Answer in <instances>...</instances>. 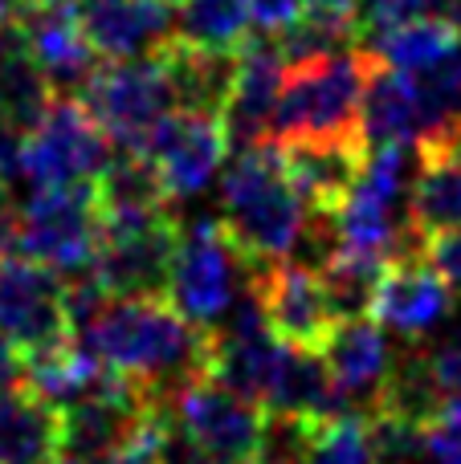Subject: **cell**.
Masks as SVG:
<instances>
[{"mask_svg": "<svg viewBox=\"0 0 461 464\" xmlns=\"http://www.w3.org/2000/svg\"><path fill=\"white\" fill-rule=\"evenodd\" d=\"M441 16H446L449 24L461 33V0H446V8H441Z\"/></svg>", "mask_w": 461, "mask_h": 464, "instance_id": "39", "label": "cell"}, {"mask_svg": "<svg viewBox=\"0 0 461 464\" xmlns=\"http://www.w3.org/2000/svg\"><path fill=\"white\" fill-rule=\"evenodd\" d=\"M25 5H62V0H25Z\"/></svg>", "mask_w": 461, "mask_h": 464, "instance_id": "41", "label": "cell"}, {"mask_svg": "<svg viewBox=\"0 0 461 464\" xmlns=\"http://www.w3.org/2000/svg\"><path fill=\"white\" fill-rule=\"evenodd\" d=\"M417 245H421V253L429 256L433 269H437L454 289H461V225L429 232V237H421Z\"/></svg>", "mask_w": 461, "mask_h": 464, "instance_id": "33", "label": "cell"}, {"mask_svg": "<svg viewBox=\"0 0 461 464\" xmlns=\"http://www.w3.org/2000/svg\"><path fill=\"white\" fill-rule=\"evenodd\" d=\"M78 334L103 367L168 395L184 375L201 371L209 330L184 318L168 294H147L106 297Z\"/></svg>", "mask_w": 461, "mask_h": 464, "instance_id": "1", "label": "cell"}, {"mask_svg": "<svg viewBox=\"0 0 461 464\" xmlns=\"http://www.w3.org/2000/svg\"><path fill=\"white\" fill-rule=\"evenodd\" d=\"M217 220L225 237L233 240L250 277L266 265L286 261V253H294L299 240H307L310 212L302 204L299 188L286 176L278 139L245 143L241 155H233L225 179H221Z\"/></svg>", "mask_w": 461, "mask_h": 464, "instance_id": "2", "label": "cell"}, {"mask_svg": "<svg viewBox=\"0 0 461 464\" xmlns=\"http://www.w3.org/2000/svg\"><path fill=\"white\" fill-rule=\"evenodd\" d=\"M461 45V33L446 16H417V21L392 24L372 33V53L400 73H425L441 65Z\"/></svg>", "mask_w": 461, "mask_h": 464, "instance_id": "26", "label": "cell"}, {"mask_svg": "<svg viewBox=\"0 0 461 464\" xmlns=\"http://www.w3.org/2000/svg\"><path fill=\"white\" fill-rule=\"evenodd\" d=\"M94 188H98V200H103V212L172 204L160 176H155V168L139 151H131V147H123V155H111V163L94 179Z\"/></svg>", "mask_w": 461, "mask_h": 464, "instance_id": "29", "label": "cell"}, {"mask_svg": "<svg viewBox=\"0 0 461 464\" xmlns=\"http://www.w3.org/2000/svg\"><path fill=\"white\" fill-rule=\"evenodd\" d=\"M245 5H250L253 33H266V37L286 33L302 13H307V0H245Z\"/></svg>", "mask_w": 461, "mask_h": 464, "instance_id": "35", "label": "cell"}, {"mask_svg": "<svg viewBox=\"0 0 461 464\" xmlns=\"http://www.w3.org/2000/svg\"><path fill=\"white\" fill-rule=\"evenodd\" d=\"M74 13L103 62L143 57L176 33V13L163 0H74Z\"/></svg>", "mask_w": 461, "mask_h": 464, "instance_id": "17", "label": "cell"}, {"mask_svg": "<svg viewBox=\"0 0 461 464\" xmlns=\"http://www.w3.org/2000/svg\"><path fill=\"white\" fill-rule=\"evenodd\" d=\"M49 102H54V86L33 57L21 16H8L0 21V127L25 135L41 122Z\"/></svg>", "mask_w": 461, "mask_h": 464, "instance_id": "24", "label": "cell"}, {"mask_svg": "<svg viewBox=\"0 0 461 464\" xmlns=\"http://www.w3.org/2000/svg\"><path fill=\"white\" fill-rule=\"evenodd\" d=\"M131 151H139L155 168L168 200H188L217 179V171L233 151V135L221 111L176 106Z\"/></svg>", "mask_w": 461, "mask_h": 464, "instance_id": "11", "label": "cell"}, {"mask_svg": "<svg viewBox=\"0 0 461 464\" xmlns=\"http://www.w3.org/2000/svg\"><path fill=\"white\" fill-rule=\"evenodd\" d=\"M21 24H25L33 57L45 70L49 86L65 90V94H78V86L94 73V65L103 57L90 49L86 33L78 24V13H74V0H62V5H25Z\"/></svg>", "mask_w": 461, "mask_h": 464, "instance_id": "20", "label": "cell"}, {"mask_svg": "<svg viewBox=\"0 0 461 464\" xmlns=\"http://www.w3.org/2000/svg\"><path fill=\"white\" fill-rule=\"evenodd\" d=\"M62 457V408L25 379L0 387V464H57Z\"/></svg>", "mask_w": 461, "mask_h": 464, "instance_id": "23", "label": "cell"}, {"mask_svg": "<svg viewBox=\"0 0 461 464\" xmlns=\"http://www.w3.org/2000/svg\"><path fill=\"white\" fill-rule=\"evenodd\" d=\"M57 464H86V460H74V457H62V460H57Z\"/></svg>", "mask_w": 461, "mask_h": 464, "instance_id": "42", "label": "cell"}, {"mask_svg": "<svg viewBox=\"0 0 461 464\" xmlns=\"http://www.w3.org/2000/svg\"><path fill=\"white\" fill-rule=\"evenodd\" d=\"M21 379V354L13 351V343H8V334L0 330V387L16 383Z\"/></svg>", "mask_w": 461, "mask_h": 464, "instance_id": "36", "label": "cell"}, {"mask_svg": "<svg viewBox=\"0 0 461 464\" xmlns=\"http://www.w3.org/2000/svg\"><path fill=\"white\" fill-rule=\"evenodd\" d=\"M176 33L212 53H237L253 37L250 5L245 0H180Z\"/></svg>", "mask_w": 461, "mask_h": 464, "instance_id": "27", "label": "cell"}, {"mask_svg": "<svg viewBox=\"0 0 461 464\" xmlns=\"http://www.w3.org/2000/svg\"><path fill=\"white\" fill-rule=\"evenodd\" d=\"M74 98L94 114L98 127L119 147H139L163 114L176 111V86H172L168 62L160 49L143 57L94 65V73L82 82Z\"/></svg>", "mask_w": 461, "mask_h": 464, "instance_id": "8", "label": "cell"}, {"mask_svg": "<svg viewBox=\"0 0 461 464\" xmlns=\"http://www.w3.org/2000/svg\"><path fill=\"white\" fill-rule=\"evenodd\" d=\"M351 408L343 400L339 383H335L331 367H327L323 351H299L286 346L282 362L274 371V383L266 392V411L286 420H323L331 411Z\"/></svg>", "mask_w": 461, "mask_h": 464, "instance_id": "25", "label": "cell"}, {"mask_svg": "<svg viewBox=\"0 0 461 464\" xmlns=\"http://www.w3.org/2000/svg\"><path fill=\"white\" fill-rule=\"evenodd\" d=\"M425 449L429 464H461V395H446L425 420Z\"/></svg>", "mask_w": 461, "mask_h": 464, "instance_id": "31", "label": "cell"}, {"mask_svg": "<svg viewBox=\"0 0 461 464\" xmlns=\"http://www.w3.org/2000/svg\"><path fill=\"white\" fill-rule=\"evenodd\" d=\"M461 225V135L417 147V176L408 184V237Z\"/></svg>", "mask_w": 461, "mask_h": 464, "instance_id": "22", "label": "cell"}, {"mask_svg": "<svg viewBox=\"0 0 461 464\" xmlns=\"http://www.w3.org/2000/svg\"><path fill=\"white\" fill-rule=\"evenodd\" d=\"M364 37V21L359 13H335V8H307L286 33H278V49H282L286 65L310 62V57H331L343 49H356Z\"/></svg>", "mask_w": 461, "mask_h": 464, "instance_id": "28", "label": "cell"}, {"mask_svg": "<svg viewBox=\"0 0 461 464\" xmlns=\"http://www.w3.org/2000/svg\"><path fill=\"white\" fill-rule=\"evenodd\" d=\"M163 5H172V8H176V5H180V0H163Z\"/></svg>", "mask_w": 461, "mask_h": 464, "instance_id": "43", "label": "cell"}, {"mask_svg": "<svg viewBox=\"0 0 461 464\" xmlns=\"http://www.w3.org/2000/svg\"><path fill=\"white\" fill-rule=\"evenodd\" d=\"M106 464H176V420L168 400L152 403Z\"/></svg>", "mask_w": 461, "mask_h": 464, "instance_id": "30", "label": "cell"}, {"mask_svg": "<svg viewBox=\"0 0 461 464\" xmlns=\"http://www.w3.org/2000/svg\"><path fill=\"white\" fill-rule=\"evenodd\" d=\"M286 346L274 338V330L266 326L253 294L245 302L233 305V318H225V326H212L204 334V359L201 371L212 375L217 383L241 392L245 400H258L266 408V392L274 383V371L282 362Z\"/></svg>", "mask_w": 461, "mask_h": 464, "instance_id": "15", "label": "cell"}, {"mask_svg": "<svg viewBox=\"0 0 461 464\" xmlns=\"http://www.w3.org/2000/svg\"><path fill=\"white\" fill-rule=\"evenodd\" d=\"M425 359L433 367V379L441 383L446 395H461V326L454 334L437 338V343L425 346Z\"/></svg>", "mask_w": 461, "mask_h": 464, "instance_id": "34", "label": "cell"}, {"mask_svg": "<svg viewBox=\"0 0 461 464\" xmlns=\"http://www.w3.org/2000/svg\"><path fill=\"white\" fill-rule=\"evenodd\" d=\"M323 359L351 408H372L380 387L397 367V346L384 338V326L372 314L339 318L323 343Z\"/></svg>", "mask_w": 461, "mask_h": 464, "instance_id": "19", "label": "cell"}, {"mask_svg": "<svg viewBox=\"0 0 461 464\" xmlns=\"http://www.w3.org/2000/svg\"><path fill=\"white\" fill-rule=\"evenodd\" d=\"M282 147V163L290 184L299 188L302 204L315 220H335L348 204L359 168L368 160L364 139H294Z\"/></svg>", "mask_w": 461, "mask_h": 464, "instance_id": "16", "label": "cell"}, {"mask_svg": "<svg viewBox=\"0 0 461 464\" xmlns=\"http://www.w3.org/2000/svg\"><path fill=\"white\" fill-rule=\"evenodd\" d=\"M237 273L250 277V269L237 256L233 240L225 237L221 220L201 217L180 228V245H176V256H172V277H168V297L176 302V310L184 318L212 330L237 305Z\"/></svg>", "mask_w": 461, "mask_h": 464, "instance_id": "12", "label": "cell"}, {"mask_svg": "<svg viewBox=\"0 0 461 464\" xmlns=\"http://www.w3.org/2000/svg\"><path fill=\"white\" fill-rule=\"evenodd\" d=\"M286 82V57L278 49L274 37L253 33L241 49H237V70H233V86L225 98V122L233 143H258L266 139L270 122H274V106L282 94Z\"/></svg>", "mask_w": 461, "mask_h": 464, "instance_id": "18", "label": "cell"}, {"mask_svg": "<svg viewBox=\"0 0 461 464\" xmlns=\"http://www.w3.org/2000/svg\"><path fill=\"white\" fill-rule=\"evenodd\" d=\"M25 0H0V21H8V16H21Z\"/></svg>", "mask_w": 461, "mask_h": 464, "instance_id": "40", "label": "cell"}, {"mask_svg": "<svg viewBox=\"0 0 461 464\" xmlns=\"http://www.w3.org/2000/svg\"><path fill=\"white\" fill-rule=\"evenodd\" d=\"M372 314L380 326L397 330L405 338H421L437 330L454 314V285L429 265L417 240H405L397 253L384 261L380 281L372 294Z\"/></svg>", "mask_w": 461, "mask_h": 464, "instance_id": "14", "label": "cell"}, {"mask_svg": "<svg viewBox=\"0 0 461 464\" xmlns=\"http://www.w3.org/2000/svg\"><path fill=\"white\" fill-rule=\"evenodd\" d=\"M180 228L184 225L176 220L172 204L103 212V245L90 265V277L103 285L106 297L168 294Z\"/></svg>", "mask_w": 461, "mask_h": 464, "instance_id": "6", "label": "cell"}, {"mask_svg": "<svg viewBox=\"0 0 461 464\" xmlns=\"http://www.w3.org/2000/svg\"><path fill=\"white\" fill-rule=\"evenodd\" d=\"M111 163V135L74 94L54 98L37 127L21 135V179L33 188L94 184Z\"/></svg>", "mask_w": 461, "mask_h": 464, "instance_id": "10", "label": "cell"}, {"mask_svg": "<svg viewBox=\"0 0 461 464\" xmlns=\"http://www.w3.org/2000/svg\"><path fill=\"white\" fill-rule=\"evenodd\" d=\"M364 0H307V8H335V13H359Z\"/></svg>", "mask_w": 461, "mask_h": 464, "instance_id": "38", "label": "cell"}, {"mask_svg": "<svg viewBox=\"0 0 461 464\" xmlns=\"http://www.w3.org/2000/svg\"><path fill=\"white\" fill-rule=\"evenodd\" d=\"M250 294H253V302H258L266 326L274 330V338L282 346L323 351L327 334H331L335 322H339V314H335L315 265L274 261L250 277Z\"/></svg>", "mask_w": 461, "mask_h": 464, "instance_id": "13", "label": "cell"}, {"mask_svg": "<svg viewBox=\"0 0 461 464\" xmlns=\"http://www.w3.org/2000/svg\"><path fill=\"white\" fill-rule=\"evenodd\" d=\"M376 70L372 49H343L331 57L286 65L270 139H364V94ZM368 143V139H364Z\"/></svg>", "mask_w": 461, "mask_h": 464, "instance_id": "3", "label": "cell"}, {"mask_svg": "<svg viewBox=\"0 0 461 464\" xmlns=\"http://www.w3.org/2000/svg\"><path fill=\"white\" fill-rule=\"evenodd\" d=\"M441 8H446V0H364L359 21H364V33H380L392 24L417 21V16H437Z\"/></svg>", "mask_w": 461, "mask_h": 464, "instance_id": "32", "label": "cell"}, {"mask_svg": "<svg viewBox=\"0 0 461 464\" xmlns=\"http://www.w3.org/2000/svg\"><path fill=\"white\" fill-rule=\"evenodd\" d=\"M364 139H368V147L429 143L433 114L421 94L417 73H400L376 57V70H372V78H368V94H364Z\"/></svg>", "mask_w": 461, "mask_h": 464, "instance_id": "21", "label": "cell"}, {"mask_svg": "<svg viewBox=\"0 0 461 464\" xmlns=\"http://www.w3.org/2000/svg\"><path fill=\"white\" fill-rule=\"evenodd\" d=\"M417 147L380 143L368 147V160L351 188L348 204L331 220L343 248L372 256H392L408 237V155Z\"/></svg>", "mask_w": 461, "mask_h": 464, "instance_id": "7", "label": "cell"}, {"mask_svg": "<svg viewBox=\"0 0 461 464\" xmlns=\"http://www.w3.org/2000/svg\"><path fill=\"white\" fill-rule=\"evenodd\" d=\"M0 330L25 359L78 334L70 305V281L57 269L0 248Z\"/></svg>", "mask_w": 461, "mask_h": 464, "instance_id": "9", "label": "cell"}, {"mask_svg": "<svg viewBox=\"0 0 461 464\" xmlns=\"http://www.w3.org/2000/svg\"><path fill=\"white\" fill-rule=\"evenodd\" d=\"M103 245V200L94 184H54L33 188V196L13 208L0 248L57 269L62 277H78L94 265Z\"/></svg>", "mask_w": 461, "mask_h": 464, "instance_id": "4", "label": "cell"}, {"mask_svg": "<svg viewBox=\"0 0 461 464\" xmlns=\"http://www.w3.org/2000/svg\"><path fill=\"white\" fill-rule=\"evenodd\" d=\"M8 184L13 179L0 171V240H5V228H8V220H13V200H8Z\"/></svg>", "mask_w": 461, "mask_h": 464, "instance_id": "37", "label": "cell"}, {"mask_svg": "<svg viewBox=\"0 0 461 464\" xmlns=\"http://www.w3.org/2000/svg\"><path fill=\"white\" fill-rule=\"evenodd\" d=\"M176 432L201 464H261L270 444V411L258 400L217 383L204 371L184 375L168 392Z\"/></svg>", "mask_w": 461, "mask_h": 464, "instance_id": "5", "label": "cell"}]
</instances>
